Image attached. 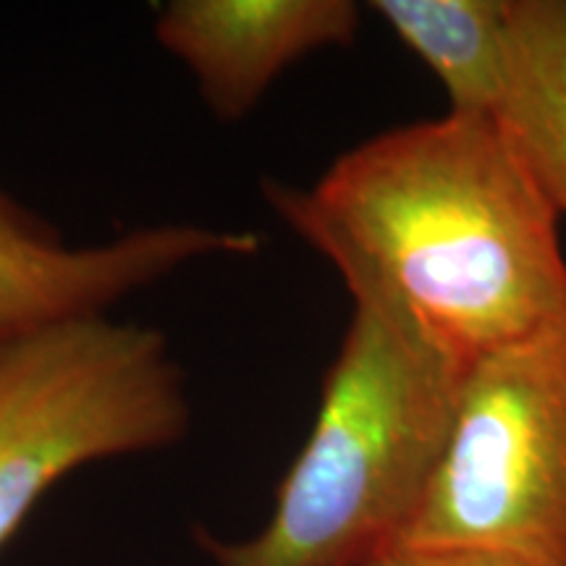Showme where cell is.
Wrapping results in <instances>:
<instances>
[{"instance_id": "6da1fadb", "label": "cell", "mask_w": 566, "mask_h": 566, "mask_svg": "<svg viewBox=\"0 0 566 566\" xmlns=\"http://www.w3.org/2000/svg\"><path fill=\"white\" fill-rule=\"evenodd\" d=\"M263 195L336 268L354 307L464 370L566 313L558 212L495 116L396 126L313 187L265 179Z\"/></svg>"}, {"instance_id": "ba28073f", "label": "cell", "mask_w": 566, "mask_h": 566, "mask_svg": "<svg viewBox=\"0 0 566 566\" xmlns=\"http://www.w3.org/2000/svg\"><path fill=\"white\" fill-rule=\"evenodd\" d=\"M512 0H375L370 11L433 71L454 113L493 116L506 84Z\"/></svg>"}, {"instance_id": "8992f818", "label": "cell", "mask_w": 566, "mask_h": 566, "mask_svg": "<svg viewBox=\"0 0 566 566\" xmlns=\"http://www.w3.org/2000/svg\"><path fill=\"white\" fill-rule=\"evenodd\" d=\"M359 24L352 0H171L155 19V40L189 69L212 116L233 124L294 63L352 45Z\"/></svg>"}, {"instance_id": "277c9868", "label": "cell", "mask_w": 566, "mask_h": 566, "mask_svg": "<svg viewBox=\"0 0 566 566\" xmlns=\"http://www.w3.org/2000/svg\"><path fill=\"white\" fill-rule=\"evenodd\" d=\"M401 546L566 566V313L467 367L441 467Z\"/></svg>"}, {"instance_id": "5b68a950", "label": "cell", "mask_w": 566, "mask_h": 566, "mask_svg": "<svg viewBox=\"0 0 566 566\" xmlns=\"http://www.w3.org/2000/svg\"><path fill=\"white\" fill-rule=\"evenodd\" d=\"M260 239L200 223L139 226L71 244L0 187V344L76 317L111 315L126 296L216 254H252Z\"/></svg>"}, {"instance_id": "3957f363", "label": "cell", "mask_w": 566, "mask_h": 566, "mask_svg": "<svg viewBox=\"0 0 566 566\" xmlns=\"http://www.w3.org/2000/svg\"><path fill=\"white\" fill-rule=\"evenodd\" d=\"M192 405L166 334L111 315L0 344V551L84 464L181 441Z\"/></svg>"}, {"instance_id": "9c48e42d", "label": "cell", "mask_w": 566, "mask_h": 566, "mask_svg": "<svg viewBox=\"0 0 566 566\" xmlns=\"http://www.w3.org/2000/svg\"><path fill=\"white\" fill-rule=\"evenodd\" d=\"M370 566H527L493 551L451 546H399Z\"/></svg>"}, {"instance_id": "52a82bcc", "label": "cell", "mask_w": 566, "mask_h": 566, "mask_svg": "<svg viewBox=\"0 0 566 566\" xmlns=\"http://www.w3.org/2000/svg\"><path fill=\"white\" fill-rule=\"evenodd\" d=\"M493 116L566 216V0H512L506 84Z\"/></svg>"}, {"instance_id": "7a4b0ae2", "label": "cell", "mask_w": 566, "mask_h": 566, "mask_svg": "<svg viewBox=\"0 0 566 566\" xmlns=\"http://www.w3.org/2000/svg\"><path fill=\"white\" fill-rule=\"evenodd\" d=\"M464 367L354 307L310 436L247 541L202 533L216 566H370L407 541L441 467Z\"/></svg>"}]
</instances>
